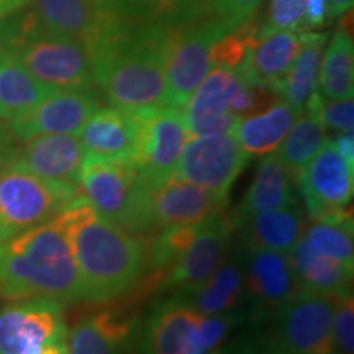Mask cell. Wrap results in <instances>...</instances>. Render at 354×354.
Segmentation results:
<instances>
[{
    "label": "cell",
    "instance_id": "cell-41",
    "mask_svg": "<svg viewBox=\"0 0 354 354\" xmlns=\"http://www.w3.org/2000/svg\"><path fill=\"white\" fill-rule=\"evenodd\" d=\"M17 148H19V143L12 138L6 125L0 130V177L6 174V171L15 161Z\"/></svg>",
    "mask_w": 354,
    "mask_h": 354
},
{
    "label": "cell",
    "instance_id": "cell-13",
    "mask_svg": "<svg viewBox=\"0 0 354 354\" xmlns=\"http://www.w3.org/2000/svg\"><path fill=\"white\" fill-rule=\"evenodd\" d=\"M95 91H55L28 112L7 122L17 143L43 135H81L88 118L99 110Z\"/></svg>",
    "mask_w": 354,
    "mask_h": 354
},
{
    "label": "cell",
    "instance_id": "cell-40",
    "mask_svg": "<svg viewBox=\"0 0 354 354\" xmlns=\"http://www.w3.org/2000/svg\"><path fill=\"white\" fill-rule=\"evenodd\" d=\"M326 20V0H304L302 30H315Z\"/></svg>",
    "mask_w": 354,
    "mask_h": 354
},
{
    "label": "cell",
    "instance_id": "cell-21",
    "mask_svg": "<svg viewBox=\"0 0 354 354\" xmlns=\"http://www.w3.org/2000/svg\"><path fill=\"white\" fill-rule=\"evenodd\" d=\"M136 323L123 310L104 308L82 317L68 330L69 354H128Z\"/></svg>",
    "mask_w": 354,
    "mask_h": 354
},
{
    "label": "cell",
    "instance_id": "cell-38",
    "mask_svg": "<svg viewBox=\"0 0 354 354\" xmlns=\"http://www.w3.org/2000/svg\"><path fill=\"white\" fill-rule=\"evenodd\" d=\"M335 354H354V302L353 294L336 297L333 317Z\"/></svg>",
    "mask_w": 354,
    "mask_h": 354
},
{
    "label": "cell",
    "instance_id": "cell-32",
    "mask_svg": "<svg viewBox=\"0 0 354 354\" xmlns=\"http://www.w3.org/2000/svg\"><path fill=\"white\" fill-rule=\"evenodd\" d=\"M328 136L323 128L315 110L305 109L287 133L281 146L276 149V156L289 172L292 180L299 183V177L307 165L323 148Z\"/></svg>",
    "mask_w": 354,
    "mask_h": 354
},
{
    "label": "cell",
    "instance_id": "cell-12",
    "mask_svg": "<svg viewBox=\"0 0 354 354\" xmlns=\"http://www.w3.org/2000/svg\"><path fill=\"white\" fill-rule=\"evenodd\" d=\"M248 162L250 156L243 151L233 133L198 136L189 138L174 177L228 198L230 189Z\"/></svg>",
    "mask_w": 354,
    "mask_h": 354
},
{
    "label": "cell",
    "instance_id": "cell-35",
    "mask_svg": "<svg viewBox=\"0 0 354 354\" xmlns=\"http://www.w3.org/2000/svg\"><path fill=\"white\" fill-rule=\"evenodd\" d=\"M304 21V0H271L268 15L259 24L258 38L276 32H299Z\"/></svg>",
    "mask_w": 354,
    "mask_h": 354
},
{
    "label": "cell",
    "instance_id": "cell-27",
    "mask_svg": "<svg viewBox=\"0 0 354 354\" xmlns=\"http://www.w3.org/2000/svg\"><path fill=\"white\" fill-rule=\"evenodd\" d=\"M246 246L289 254L302 238L305 218L297 205L256 214L241 223Z\"/></svg>",
    "mask_w": 354,
    "mask_h": 354
},
{
    "label": "cell",
    "instance_id": "cell-8",
    "mask_svg": "<svg viewBox=\"0 0 354 354\" xmlns=\"http://www.w3.org/2000/svg\"><path fill=\"white\" fill-rule=\"evenodd\" d=\"M0 354H69L63 305L44 299L2 305Z\"/></svg>",
    "mask_w": 354,
    "mask_h": 354
},
{
    "label": "cell",
    "instance_id": "cell-18",
    "mask_svg": "<svg viewBox=\"0 0 354 354\" xmlns=\"http://www.w3.org/2000/svg\"><path fill=\"white\" fill-rule=\"evenodd\" d=\"M86 151L74 135H43L19 143L13 165L48 183L77 190Z\"/></svg>",
    "mask_w": 354,
    "mask_h": 354
},
{
    "label": "cell",
    "instance_id": "cell-31",
    "mask_svg": "<svg viewBox=\"0 0 354 354\" xmlns=\"http://www.w3.org/2000/svg\"><path fill=\"white\" fill-rule=\"evenodd\" d=\"M351 210L336 212L305 225L300 241L313 253L354 268V238Z\"/></svg>",
    "mask_w": 354,
    "mask_h": 354
},
{
    "label": "cell",
    "instance_id": "cell-7",
    "mask_svg": "<svg viewBox=\"0 0 354 354\" xmlns=\"http://www.w3.org/2000/svg\"><path fill=\"white\" fill-rule=\"evenodd\" d=\"M77 196L12 162L0 177V243L55 220Z\"/></svg>",
    "mask_w": 354,
    "mask_h": 354
},
{
    "label": "cell",
    "instance_id": "cell-29",
    "mask_svg": "<svg viewBox=\"0 0 354 354\" xmlns=\"http://www.w3.org/2000/svg\"><path fill=\"white\" fill-rule=\"evenodd\" d=\"M118 19L135 24L174 26L207 17L203 0H102Z\"/></svg>",
    "mask_w": 354,
    "mask_h": 354
},
{
    "label": "cell",
    "instance_id": "cell-4",
    "mask_svg": "<svg viewBox=\"0 0 354 354\" xmlns=\"http://www.w3.org/2000/svg\"><path fill=\"white\" fill-rule=\"evenodd\" d=\"M15 15V13H13ZM6 53L51 91H95L91 56L81 43L46 33L28 12L2 30Z\"/></svg>",
    "mask_w": 354,
    "mask_h": 354
},
{
    "label": "cell",
    "instance_id": "cell-28",
    "mask_svg": "<svg viewBox=\"0 0 354 354\" xmlns=\"http://www.w3.org/2000/svg\"><path fill=\"white\" fill-rule=\"evenodd\" d=\"M289 256L302 292L333 297L353 294V266L313 253L302 241L295 245Z\"/></svg>",
    "mask_w": 354,
    "mask_h": 354
},
{
    "label": "cell",
    "instance_id": "cell-34",
    "mask_svg": "<svg viewBox=\"0 0 354 354\" xmlns=\"http://www.w3.org/2000/svg\"><path fill=\"white\" fill-rule=\"evenodd\" d=\"M318 94L330 100L353 99L354 44L348 30L339 28L326 48L322 61Z\"/></svg>",
    "mask_w": 354,
    "mask_h": 354
},
{
    "label": "cell",
    "instance_id": "cell-10",
    "mask_svg": "<svg viewBox=\"0 0 354 354\" xmlns=\"http://www.w3.org/2000/svg\"><path fill=\"white\" fill-rule=\"evenodd\" d=\"M333 295L299 292L277 310L274 343L282 354H335Z\"/></svg>",
    "mask_w": 354,
    "mask_h": 354
},
{
    "label": "cell",
    "instance_id": "cell-14",
    "mask_svg": "<svg viewBox=\"0 0 354 354\" xmlns=\"http://www.w3.org/2000/svg\"><path fill=\"white\" fill-rule=\"evenodd\" d=\"M245 86L238 71L214 66L183 107L190 138L232 135L240 122L232 105Z\"/></svg>",
    "mask_w": 354,
    "mask_h": 354
},
{
    "label": "cell",
    "instance_id": "cell-3",
    "mask_svg": "<svg viewBox=\"0 0 354 354\" xmlns=\"http://www.w3.org/2000/svg\"><path fill=\"white\" fill-rule=\"evenodd\" d=\"M0 299L84 302L73 248L59 218L0 243Z\"/></svg>",
    "mask_w": 354,
    "mask_h": 354
},
{
    "label": "cell",
    "instance_id": "cell-39",
    "mask_svg": "<svg viewBox=\"0 0 354 354\" xmlns=\"http://www.w3.org/2000/svg\"><path fill=\"white\" fill-rule=\"evenodd\" d=\"M277 100H281V97L271 87L248 86L246 84L233 102L232 113L238 118L251 117V115L261 113L272 107Z\"/></svg>",
    "mask_w": 354,
    "mask_h": 354
},
{
    "label": "cell",
    "instance_id": "cell-2",
    "mask_svg": "<svg viewBox=\"0 0 354 354\" xmlns=\"http://www.w3.org/2000/svg\"><path fill=\"white\" fill-rule=\"evenodd\" d=\"M57 218L73 248L84 302H112L135 289L149 266L146 238L110 223L79 196Z\"/></svg>",
    "mask_w": 354,
    "mask_h": 354
},
{
    "label": "cell",
    "instance_id": "cell-20",
    "mask_svg": "<svg viewBox=\"0 0 354 354\" xmlns=\"http://www.w3.org/2000/svg\"><path fill=\"white\" fill-rule=\"evenodd\" d=\"M241 266L245 292L261 308L279 310L302 292L287 253L246 246Z\"/></svg>",
    "mask_w": 354,
    "mask_h": 354
},
{
    "label": "cell",
    "instance_id": "cell-22",
    "mask_svg": "<svg viewBox=\"0 0 354 354\" xmlns=\"http://www.w3.org/2000/svg\"><path fill=\"white\" fill-rule=\"evenodd\" d=\"M302 46V33L276 32L254 41L240 69V76L248 86L276 88ZM276 92V91H274Z\"/></svg>",
    "mask_w": 354,
    "mask_h": 354
},
{
    "label": "cell",
    "instance_id": "cell-45",
    "mask_svg": "<svg viewBox=\"0 0 354 354\" xmlns=\"http://www.w3.org/2000/svg\"><path fill=\"white\" fill-rule=\"evenodd\" d=\"M30 0H0V19H6L8 15L20 12L21 8L28 6Z\"/></svg>",
    "mask_w": 354,
    "mask_h": 354
},
{
    "label": "cell",
    "instance_id": "cell-25",
    "mask_svg": "<svg viewBox=\"0 0 354 354\" xmlns=\"http://www.w3.org/2000/svg\"><path fill=\"white\" fill-rule=\"evenodd\" d=\"M325 41V33L302 32V46L299 55L282 81L274 88L276 94L299 113H302L318 95Z\"/></svg>",
    "mask_w": 354,
    "mask_h": 354
},
{
    "label": "cell",
    "instance_id": "cell-23",
    "mask_svg": "<svg viewBox=\"0 0 354 354\" xmlns=\"http://www.w3.org/2000/svg\"><path fill=\"white\" fill-rule=\"evenodd\" d=\"M79 138L87 156L133 159L136 148L135 117L115 107L99 109L84 125Z\"/></svg>",
    "mask_w": 354,
    "mask_h": 354
},
{
    "label": "cell",
    "instance_id": "cell-46",
    "mask_svg": "<svg viewBox=\"0 0 354 354\" xmlns=\"http://www.w3.org/2000/svg\"><path fill=\"white\" fill-rule=\"evenodd\" d=\"M6 125H7V122H3V120H2V118H0V130H2V128H3V127H6Z\"/></svg>",
    "mask_w": 354,
    "mask_h": 354
},
{
    "label": "cell",
    "instance_id": "cell-15",
    "mask_svg": "<svg viewBox=\"0 0 354 354\" xmlns=\"http://www.w3.org/2000/svg\"><path fill=\"white\" fill-rule=\"evenodd\" d=\"M299 189L310 220L348 210L354 194V166L328 138L299 177Z\"/></svg>",
    "mask_w": 354,
    "mask_h": 354
},
{
    "label": "cell",
    "instance_id": "cell-17",
    "mask_svg": "<svg viewBox=\"0 0 354 354\" xmlns=\"http://www.w3.org/2000/svg\"><path fill=\"white\" fill-rule=\"evenodd\" d=\"M26 7L39 28L74 39L86 50L118 20L102 0H30Z\"/></svg>",
    "mask_w": 354,
    "mask_h": 354
},
{
    "label": "cell",
    "instance_id": "cell-1",
    "mask_svg": "<svg viewBox=\"0 0 354 354\" xmlns=\"http://www.w3.org/2000/svg\"><path fill=\"white\" fill-rule=\"evenodd\" d=\"M87 51L95 87L112 107L133 113L169 105L165 26L118 19Z\"/></svg>",
    "mask_w": 354,
    "mask_h": 354
},
{
    "label": "cell",
    "instance_id": "cell-44",
    "mask_svg": "<svg viewBox=\"0 0 354 354\" xmlns=\"http://www.w3.org/2000/svg\"><path fill=\"white\" fill-rule=\"evenodd\" d=\"M354 0H326V19H336L353 8Z\"/></svg>",
    "mask_w": 354,
    "mask_h": 354
},
{
    "label": "cell",
    "instance_id": "cell-6",
    "mask_svg": "<svg viewBox=\"0 0 354 354\" xmlns=\"http://www.w3.org/2000/svg\"><path fill=\"white\" fill-rule=\"evenodd\" d=\"M233 30L236 28L212 17L165 26V69L171 107H184L210 73L216 43Z\"/></svg>",
    "mask_w": 354,
    "mask_h": 354
},
{
    "label": "cell",
    "instance_id": "cell-30",
    "mask_svg": "<svg viewBox=\"0 0 354 354\" xmlns=\"http://www.w3.org/2000/svg\"><path fill=\"white\" fill-rule=\"evenodd\" d=\"M53 92L12 55L6 51L0 55V118L3 122L28 112Z\"/></svg>",
    "mask_w": 354,
    "mask_h": 354
},
{
    "label": "cell",
    "instance_id": "cell-36",
    "mask_svg": "<svg viewBox=\"0 0 354 354\" xmlns=\"http://www.w3.org/2000/svg\"><path fill=\"white\" fill-rule=\"evenodd\" d=\"M307 109L315 110L320 118L322 125L325 130H331L336 133L353 131L354 125V104L353 99L330 100L323 99L318 94L315 99L308 104Z\"/></svg>",
    "mask_w": 354,
    "mask_h": 354
},
{
    "label": "cell",
    "instance_id": "cell-33",
    "mask_svg": "<svg viewBox=\"0 0 354 354\" xmlns=\"http://www.w3.org/2000/svg\"><path fill=\"white\" fill-rule=\"evenodd\" d=\"M243 294V266L240 261L227 259L209 282L180 299H184L202 315H220L232 312Z\"/></svg>",
    "mask_w": 354,
    "mask_h": 354
},
{
    "label": "cell",
    "instance_id": "cell-43",
    "mask_svg": "<svg viewBox=\"0 0 354 354\" xmlns=\"http://www.w3.org/2000/svg\"><path fill=\"white\" fill-rule=\"evenodd\" d=\"M336 149L342 156L346 159L349 165L354 166V138L353 131H344L338 133V136L333 140Z\"/></svg>",
    "mask_w": 354,
    "mask_h": 354
},
{
    "label": "cell",
    "instance_id": "cell-9",
    "mask_svg": "<svg viewBox=\"0 0 354 354\" xmlns=\"http://www.w3.org/2000/svg\"><path fill=\"white\" fill-rule=\"evenodd\" d=\"M136 123L135 162L148 189L158 187L176 176L180 156L190 138L183 109L154 107L133 112Z\"/></svg>",
    "mask_w": 354,
    "mask_h": 354
},
{
    "label": "cell",
    "instance_id": "cell-37",
    "mask_svg": "<svg viewBox=\"0 0 354 354\" xmlns=\"http://www.w3.org/2000/svg\"><path fill=\"white\" fill-rule=\"evenodd\" d=\"M263 0H203L207 17L240 28L254 19Z\"/></svg>",
    "mask_w": 354,
    "mask_h": 354
},
{
    "label": "cell",
    "instance_id": "cell-16",
    "mask_svg": "<svg viewBox=\"0 0 354 354\" xmlns=\"http://www.w3.org/2000/svg\"><path fill=\"white\" fill-rule=\"evenodd\" d=\"M228 198L198 187L187 180L171 177L148 190V216L153 230L198 225L227 207Z\"/></svg>",
    "mask_w": 354,
    "mask_h": 354
},
{
    "label": "cell",
    "instance_id": "cell-11",
    "mask_svg": "<svg viewBox=\"0 0 354 354\" xmlns=\"http://www.w3.org/2000/svg\"><path fill=\"white\" fill-rule=\"evenodd\" d=\"M233 228L234 221L225 212L198 223L184 253L159 277V286L184 297L209 282L228 258Z\"/></svg>",
    "mask_w": 354,
    "mask_h": 354
},
{
    "label": "cell",
    "instance_id": "cell-19",
    "mask_svg": "<svg viewBox=\"0 0 354 354\" xmlns=\"http://www.w3.org/2000/svg\"><path fill=\"white\" fill-rule=\"evenodd\" d=\"M198 317L180 297L159 304L145 325V354H212L202 342Z\"/></svg>",
    "mask_w": 354,
    "mask_h": 354
},
{
    "label": "cell",
    "instance_id": "cell-42",
    "mask_svg": "<svg viewBox=\"0 0 354 354\" xmlns=\"http://www.w3.org/2000/svg\"><path fill=\"white\" fill-rule=\"evenodd\" d=\"M228 354H282L272 338H256L238 344Z\"/></svg>",
    "mask_w": 354,
    "mask_h": 354
},
{
    "label": "cell",
    "instance_id": "cell-26",
    "mask_svg": "<svg viewBox=\"0 0 354 354\" xmlns=\"http://www.w3.org/2000/svg\"><path fill=\"white\" fill-rule=\"evenodd\" d=\"M299 115L281 99L264 112L240 118L233 136L248 156H268L281 146Z\"/></svg>",
    "mask_w": 354,
    "mask_h": 354
},
{
    "label": "cell",
    "instance_id": "cell-5",
    "mask_svg": "<svg viewBox=\"0 0 354 354\" xmlns=\"http://www.w3.org/2000/svg\"><path fill=\"white\" fill-rule=\"evenodd\" d=\"M148 185L131 159L87 156L79 176V197L100 216L136 236L151 233Z\"/></svg>",
    "mask_w": 354,
    "mask_h": 354
},
{
    "label": "cell",
    "instance_id": "cell-24",
    "mask_svg": "<svg viewBox=\"0 0 354 354\" xmlns=\"http://www.w3.org/2000/svg\"><path fill=\"white\" fill-rule=\"evenodd\" d=\"M294 184L290 174L277 159L276 153L263 156L245 201L234 212V225H241L250 216L261 212L297 205Z\"/></svg>",
    "mask_w": 354,
    "mask_h": 354
}]
</instances>
